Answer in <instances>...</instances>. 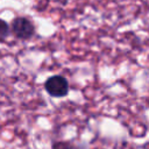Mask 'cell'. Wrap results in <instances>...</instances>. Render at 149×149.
<instances>
[{"mask_svg":"<svg viewBox=\"0 0 149 149\" xmlns=\"http://www.w3.org/2000/svg\"><path fill=\"white\" fill-rule=\"evenodd\" d=\"M52 149H79L78 146L71 143V142H65V141H58L52 144Z\"/></svg>","mask_w":149,"mask_h":149,"instance_id":"277c9868","label":"cell"},{"mask_svg":"<svg viewBox=\"0 0 149 149\" xmlns=\"http://www.w3.org/2000/svg\"><path fill=\"white\" fill-rule=\"evenodd\" d=\"M44 88L49 95L54 98H63L69 93V81L65 77L55 74L45 80Z\"/></svg>","mask_w":149,"mask_h":149,"instance_id":"7a4b0ae2","label":"cell"},{"mask_svg":"<svg viewBox=\"0 0 149 149\" xmlns=\"http://www.w3.org/2000/svg\"><path fill=\"white\" fill-rule=\"evenodd\" d=\"M10 26L2 19H0V41L6 40L10 34Z\"/></svg>","mask_w":149,"mask_h":149,"instance_id":"3957f363","label":"cell"},{"mask_svg":"<svg viewBox=\"0 0 149 149\" xmlns=\"http://www.w3.org/2000/svg\"><path fill=\"white\" fill-rule=\"evenodd\" d=\"M10 31L16 38L26 41V40H29L34 36L35 26L27 17L17 16L10 23Z\"/></svg>","mask_w":149,"mask_h":149,"instance_id":"6da1fadb","label":"cell"}]
</instances>
